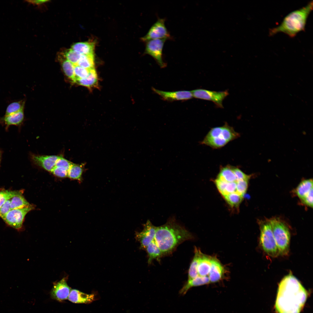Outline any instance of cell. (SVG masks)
I'll return each mask as SVG.
<instances>
[{
	"mask_svg": "<svg viewBox=\"0 0 313 313\" xmlns=\"http://www.w3.org/2000/svg\"><path fill=\"white\" fill-rule=\"evenodd\" d=\"M307 292L299 280L289 274L279 283L275 303L278 313H300L306 301Z\"/></svg>",
	"mask_w": 313,
	"mask_h": 313,
	"instance_id": "obj_1",
	"label": "cell"
},
{
	"mask_svg": "<svg viewBox=\"0 0 313 313\" xmlns=\"http://www.w3.org/2000/svg\"><path fill=\"white\" fill-rule=\"evenodd\" d=\"M194 239L192 235L174 218L157 227L154 239L163 255L171 253L183 242Z\"/></svg>",
	"mask_w": 313,
	"mask_h": 313,
	"instance_id": "obj_2",
	"label": "cell"
},
{
	"mask_svg": "<svg viewBox=\"0 0 313 313\" xmlns=\"http://www.w3.org/2000/svg\"><path fill=\"white\" fill-rule=\"evenodd\" d=\"M313 9V1L305 6L293 11L286 16L278 26L270 30L269 35H273L283 33L290 37H295L299 33L304 31L307 19Z\"/></svg>",
	"mask_w": 313,
	"mask_h": 313,
	"instance_id": "obj_3",
	"label": "cell"
},
{
	"mask_svg": "<svg viewBox=\"0 0 313 313\" xmlns=\"http://www.w3.org/2000/svg\"><path fill=\"white\" fill-rule=\"evenodd\" d=\"M279 255L286 256L289 252L290 234L287 225L278 218L269 219Z\"/></svg>",
	"mask_w": 313,
	"mask_h": 313,
	"instance_id": "obj_4",
	"label": "cell"
},
{
	"mask_svg": "<svg viewBox=\"0 0 313 313\" xmlns=\"http://www.w3.org/2000/svg\"><path fill=\"white\" fill-rule=\"evenodd\" d=\"M258 222L260 230V244L262 249L268 256L277 257L280 255L269 219L259 220Z\"/></svg>",
	"mask_w": 313,
	"mask_h": 313,
	"instance_id": "obj_5",
	"label": "cell"
},
{
	"mask_svg": "<svg viewBox=\"0 0 313 313\" xmlns=\"http://www.w3.org/2000/svg\"><path fill=\"white\" fill-rule=\"evenodd\" d=\"M33 209L31 205L23 208L11 210L1 218L7 225L19 231L23 228L25 216Z\"/></svg>",
	"mask_w": 313,
	"mask_h": 313,
	"instance_id": "obj_6",
	"label": "cell"
},
{
	"mask_svg": "<svg viewBox=\"0 0 313 313\" xmlns=\"http://www.w3.org/2000/svg\"><path fill=\"white\" fill-rule=\"evenodd\" d=\"M194 97L204 100L210 101L213 102L219 108H223V102L229 95L226 90L221 91H216L203 89H198L191 91Z\"/></svg>",
	"mask_w": 313,
	"mask_h": 313,
	"instance_id": "obj_7",
	"label": "cell"
},
{
	"mask_svg": "<svg viewBox=\"0 0 313 313\" xmlns=\"http://www.w3.org/2000/svg\"><path fill=\"white\" fill-rule=\"evenodd\" d=\"M166 39H157L146 42L144 53L152 57L161 68L166 66L163 59V50Z\"/></svg>",
	"mask_w": 313,
	"mask_h": 313,
	"instance_id": "obj_8",
	"label": "cell"
},
{
	"mask_svg": "<svg viewBox=\"0 0 313 313\" xmlns=\"http://www.w3.org/2000/svg\"><path fill=\"white\" fill-rule=\"evenodd\" d=\"M164 19L158 18L146 34L141 38L146 42L150 40L157 39H171L170 34L165 24Z\"/></svg>",
	"mask_w": 313,
	"mask_h": 313,
	"instance_id": "obj_9",
	"label": "cell"
},
{
	"mask_svg": "<svg viewBox=\"0 0 313 313\" xmlns=\"http://www.w3.org/2000/svg\"><path fill=\"white\" fill-rule=\"evenodd\" d=\"M143 229L136 234L135 238L140 243V248L145 250L147 246L154 239L157 227L148 220L143 225Z\"/></svg>",
	"mask_w": 313,
	"mask_h": 313,
	"instance_id": "obj_10",
	"label": "cell"
},
{
	"mask_svg": "<svg viewBox=\"0 0 313 313\" xmlns=\"http://www.w3.org/2000/svg\"><path fill=\"white\" fill-rule=\"evenodd\" d=\"M68 276L65 277L61 280L54 283L50 292L51 297L59 301L68 299L71 289L67 283Z\"/></svg>",
	"mask_w": 313,
	"mask_h": 313,
	"instance_id": "obj_11",
	"label": "cell"
},
{
	"mask_svg": "<svg viewBox=\"0 0 313 313\" xmlns=\"http://www.w3.org/2000/svg\"><path fill=\"white\" fill-rule=\"evenodd\" d=\"M152 90L163 99L169 101H183L190 99L193 95L191 91L182 90L173 92L164 91L154 88Z\"/></svg>",
	"mask_w": 313,
	"mask_h": 313,
	"instance_id": "obj_12",
	"label": "cell"
},
{
	"mask_svg": "<svg viewBox=\"0 0 313 313\" xmlns=\"http://www.w3.org/2000/svg\"><path fill=\"white\" fill-rule=\"evenodd\" d=\"M62 156L32 155L31 159L36 165L50 172L54 167L58 159Z\"/></svg>",
	"mask_w": 313,
	"mask_h": 313,
	"instance_id": "obj_13",
	"label": "cell"
},
{
	"mask_svg": "<svg viewBox=\"0 0 313 313\" xmlns=\"http://www.w3.org/2000/svg\"><path fill=\"white\" fill-rule=\"evenodd\" d=\"M225 269L220 261L216 257L212 256L210 270L208 275L210 283H216L223 278Z\"/></svg>",
	"mask_w": 313,
	"mask_h": 313,
	"instance_id": "obj_14",
	"label": "cell"
},
{
	"mask_svg": "<svg viewBox=\"0 0 313 313\" xmlns=\"http://www.w3.org/2000/svg\"><path fill=\"white\" fill-rule=\"evenodd\" d=\"M68 299L74 303H88L94 300V296L93 294H85L77 290L72 289L70 291Z\"/></svg>",
	"mask_w": 313,
	"mask_h": 313,
	"instance_id": "obj_15",
	"label": "cell"
},
{
	"mask_svg": "<svg viewBox=\"0 0 313 313\" xmlns=\"http://www.w3.org/2000/svg\"><path fill=\"white\" fill-rule=\"evenodd\" d=\"M212 257L201 252L198 267V276H208L211 265Z\"/></svg>",
	"mask_w": 313,
	"mask_h": 313,
	"instance_id": "obj_16",
	"label": "cell"
},
{
	"mask_svg": "<svg viewBox=\"0 0 313 313\" xmlns=\"http://www.w3.org/2000/svg\"><path fill=\"white\" fill-rule=\"evenodd\" d=\"M208 276H198L195 278L188 280L179 291V294L182 295H185L191 288L208 284L210 283Z\"/></svg>",
	"mask_w": 313,
	"mask_h": 313,
	"instance_id": "obj_17",
	"label": "cell"
},
{
	"mask_svg": "<svg viewBox=\"0 0 313 313\" xmlns=\"http://www.w3.org/2000/svg\"><path fill=\"white\" fill-rule=\"evenodd\" d=\"M24 117L23 110L8 115H5L0 119L1 122L7 129L11 125L19 126L23 122Z\"/></svg>",
	"mask_w": 313,
	"mask_h": 313,
	"instance_id": "obj_18",
	"label": "cell"
},
{
	"mask_svg": "<svg viewBox=\"0 0 313 313\" xmlns=\"http://www.w3.org/2000/svg\"><path fill=\"white\" fill-rule=\"evenodd\" d=\"M313 189L312 179H306L301 181L294 190V192L300 199L307 195Z\"/></svg>",
	"mask_w": 313,
	"mask_h": 313,
	"instance_id": "obj_19",
	"label": "cell"
},
{
	"mask_svg": "<svg viewBox=\"0 0 313 313\" xmlns=\"http://www.w3.org/2000/svg\"><path fill=\"white\" fill-rule=\"evenodd\" d=\"M95 44L93 42H79L75 43L71 49L81 55L94 54Z\"/></svg>",
	"mask_w": 313,
	"mask_h": 313,
	"instance_id": "obj_20",
	"label": "cell"
},
{
	"mask_svg": "<svg viewBox=\"0 0 313 313\" xmlns=\"http://www.w3.org/2000/svg\"><path fill=\"white\" fill-rule=\"evenodd\" d=\"M97 76L94 68L90 70L88 76L85 78L78 80L75 83L89 88L97 86L98 84Z\"/></svg>",
	"mask_w": 313,
	"mask_h": 313,
	"instance_id": "obj_21",
	"label": "cell"
},
{
	"mask_svg": "<svg viewBox=\"0 0 313 313\" xmlns=\"http://www.w3.org/2000/svg\"><path fill=\"white\" fill-rule=\"evenodd\" d=\"M145 250L148 256V262L149 265L150 264L154 259L159 260L161 257L163 255L154 239L147 246Z\"/></svg>",
	"mask_w": 313,
	"mask_h": 313,
	"instance_id": "obj_22",
	"label": "cell"
},
{
	"mask_svg": "<svg viewBox=\"0 0 313 313\" xmlns=\"http://www.w3.org/2000/svg\"><path fill=\"white\" fill-rule=\"evenodd\" d=\"M201 252L199 249L196 247L194 248V255L189 268L188 280L192 279L198 276V267Z\"/></svg>",
	"mask_w": 313,
	"mask_h": 313,
	"instance_id": "obj_23",
	"label": "cell"
},
{
	"mask_svg": "<svg viewBox=\"0 0 313 313\" xmlns=\"http://www.w3.org/2000/svg\"><path fill=\"white\" fill-rule=\"evenodd\" d=\"M85 165L84 163L79 164L72 163L68 171L67 176L71 179L81 181Z\"/></svg>",
	"mask_w": 313,
	"mask_h": 313,
	"instance_id": "obj_24",
	"label": "cell"
},
{
	"mask_svg": "<svg viewBox=\"0 0 313 313\" xmlns=\"http://www.w3.org/2000/svg\"><path fill=\"white\" fill-rule=\"evenodd\" d=\"M217 178L227 182L237 181L232 167L227 166L221 168Z\"/></svg>",
	"mask_w": 313,
	"mask_h": 313,
	"instance_id": "obj_25",
	"label": "cell"
},
{
	"mask_svg": "<svg viewBox=\"0 0 313 313\" xmlns=\"http://www.w3.org/2000/svg\"><path fill=\"white\" fill-rule=\"evenodd\" d=\"M10 200L11 210L23 208L31 205L26 199L23 194L14 196Z\"/></svg>",
	"mask_w": 313,
	"mask_h": 313,
	"instance_id": "obj_26",
	"label": "cell"
},
{
	"mask_svg": "<svg viewBox=\"0 0 313 313\" xmlns=\"http://www.w3.org/2000/svg\"><path fill=\"white\" fill-rule=\"evenodd\" d=\"M221 135L222 137L228 142L235 139L239 136V133L235 132L233 128L227 123L222 126Z\"/></svg>",
	"mask_w": 313,
	"mask_h": 313,
	"instance_id": "obj_27",
	"label": "cell"
},
{
	"mask_svg": "<svg viewBox=\"0 0 313 313\" xmlns=\"http://www.w3.org/2000/svg\"><path fill=\"white\" fill-rule=\"evenodd\" d=\"M243 196L236 192L229 194L223 197L227 203L232 208H238L242 201Z\"/></svg>",
	"mask_w": 313,
	"mask_h": 313,
	"instance_id": "obj_28",
	"label": "cell"
},
{
	"mask_svg": "<svg viewBox=\"0 0 313 313\" xmlns=\"http://www.w3.org/2000/svg\"><path fill=\"white\" fill-rule=\"evenodd\" d=\"M77 65L87 69L94 68V54L81 55Z\"/></svg>",
	"mask_w": 313,
	"mask_h": 313,
	"instance_id": "obj_29",
	"label": "cell"
},
{
	"mask_svg": "<svg viewBox=\"0 0 313 313\" xmlns=\"http://www.w3.org/2000/svg\"><path fill=\"white\" fill-rule=\"evenodd\" d=\"M23 190H0V208L5 202L14 196L23 194Z\"/></svg>",
	"mask_w": 313,
	"mask_h": 313,
	"instance_id": "obj_30",
	"label": "cell"
},
{
	"mask_svg": "<svg viewBox=\"0 0 313 313\" xmlns=\"http://www.w3.org/2000/svg\"><path fill=\"white\" fill-rule=\"evenodd\" d=\"M228 143L225 139L217 137L210 139L204 138L201 143L213 148H218L224 146Z\"/></svg>",
	"mask_w": 313,
	"mask_h": 313,
	"instance_id": "obj_31",
	"label": "cell"
},
{
	"mask_svg": "<svg viewBox=\"0 0 313 313\" xmlns=\"http://www.w3.org/2000/svg\"><path fill=\"white\" fill-rule=\"evenodd\" d=\"M61 65L65 75L74 82L75 81L74 65L64 58L62 59Z\"/></svg>",
	"mask_w": 313,
	"mask_h": 313,
	"instance_id": "obj_32",
	"label": "cell"
},
{
	"mask_svg": "<svg viewBox=\"0 0 313 313\" xmlns=\"http://www.w3.org/2000/svg\"><path fill=\"white\" fill-rule=\"evenodd\" d=\"M25 101L23 100L13 102L7 107L5 115H8L23 110Z\"/></svg>",
	"mask_w": 313,
	"mask_h": 313,
	"instance_id": "obj_33",
	"label": "cell"
},
{
	"mask_svg": "<svg viewBox=\"0 0 313 313\" xmlns=\"http://www.w3.org/2000/svg\"><path fill=\"white\" fill-rule=\"evenodd\" d=\"M81 54L71 48L67 50L63 53V56L74 65H77Z\"/></svg>",
	"mask_w": 313,
	"mask_h": 313,
	"instance_id": "obj_34",
	"label": "cell"
},
{
	"mask_svg": "<svg viewBox=\"0 0 313 313\" xmlns=\"http://www.w3.org/2000/svg\"><path fill=\"white\" fill-rule=\"evenodd\" d=\"M74 65L75 76L74 83L78 80L85 78L88 76L90 69L84 68L77 65Z\"/></svg>",
	"mask_w": 313,
	"mask_h": 313,
	"instance_id": "obj_35",
	"label": "cell"
},
{
	"mask_svg": "<svg viewBox=\"0 0 313 313\" xmlns=\"http://www.w3.org/2000/svg\"><path fill=\"white\" fill-rule=\"evenodd\" d=\"M248 180H243L237 181L236 183L237 192L243 196L246 192L248 187Z\"/></svg>",
	"mask_w": 313,
	"mask_h": 313,
	"instance_id": "obj_36",
	"label": "cell"
},
{
	"mask_svg": "<svg viewBox=\"0 0 313 313\" xmlns=\"http://www.w3.org/2000/svg\"><path fill=\"white\" fill-rule=\"evenodd\" d=\"M68 171L63 168L55 166L51 172L56 176L64 178L67 176Z\"/></svg>",
	"mask_w": 313,
	"mask_h": 313,
	"instance_id": "obj_37",
	"label": "cell"
},
{
	"mask_svg": "<svg viewBox=\"0 0 313 313\" xmlns=\"http://www.w3.org/2000/svg\"><path fill=\"white\" fill-rule=\"evenodd\" d=\"M232 169L238 181L243 180H249L250 178V175H247L244 173L239 169L232 167Z\"/></svg>",
	"mask_w": 313,
	"mask_h": 313,
	"instance_id": "obj_38",
	"label": "cell"
},
{
	"mask_svg": "<svg viewBox=\"0 0 313 313\" xmlns=\"http://www.w3.org/2000/svg\"><path fill=\"white\" fill-rule=\"evenodd\" d=\"M301 203L308 207H313V189L302 199H300Z\"/></svg>",
	"mask_w": 313,
	"mask_h": 313,
	"instance_id": "obj_39",
	"label": "cell"
},
{
	"mask_svg": "<svg viewBox=\"0 0 313 313\" xmlns=\"http://www.w3.org/2000/svg\"><path fill=\"white\" fill-rule=\"evenodd\" d=\"M222 127L212 128L208 132L205 138L210 139L219 137L221 134Z\"/></svg>",
	"mask_w": 313,
	"mask_h": 313,
	"instance_id": "obj_40",
	"label": "cell"
},
{
	"mask_svg": "<svg viewBox=\"0 0 313 313\" xmlns=\"http://www.w3.org/2000/svg\"><path fill=\"white\" fill-rule=\"evenodd\" d=\"M72 163L66 159L62 156L57 161L55 166L61 167L68 170Z\"/></svg>",
	"mask_w": 313,
	"mask_h": 313,
	"instance_id": "obj_41",
	"label": "cell"
},
{
	"mask_svg": "<svg viewBox=\"0 0 313 313\" xmlns=\"http://www.w3.org/2000/svg\"><path fill=\"white\" fill-rule=\"evenodd\" d=\"M10 210V199L7 200L0 208V217L1 218Z\"/></svg>",
	"mask_w": 313,
	"mask_h": 313,
	"instance_id": "obj_42",
	"label": "cell"
},
{
	"mask_svg": "<svg viewBox=\"0 0 313 313\" xmlns=\"http://www.w3.org/2000/svg\"><path fill=\"white\" fill-rule=\"evenodd\" d=\"M48 1L47 0H29L27 1L30 3H31L33 4H35L36 5L41 4L44 3L47 1Z\"/></svg>",
	"mask_w": 313,
	"mask_h": 313,
	"instance_id": "obj_43",
	"label": "cell"
},
{
	"mask_svg": "<svg viewBox=\"0 0 313 313\" xmlns=\"http://www.w3.org/2000/svg\"><path fill=\"white\" fill-rule=\"evenodd\" d=\"M1 156H2V153H1V151L0 150V166L1 161Z\"/></svg>",
	"mask_w": 313,
	"mask_h": 313,
	"instance_id": "obj_44",
	"label": "cell"
}]
</instances>
